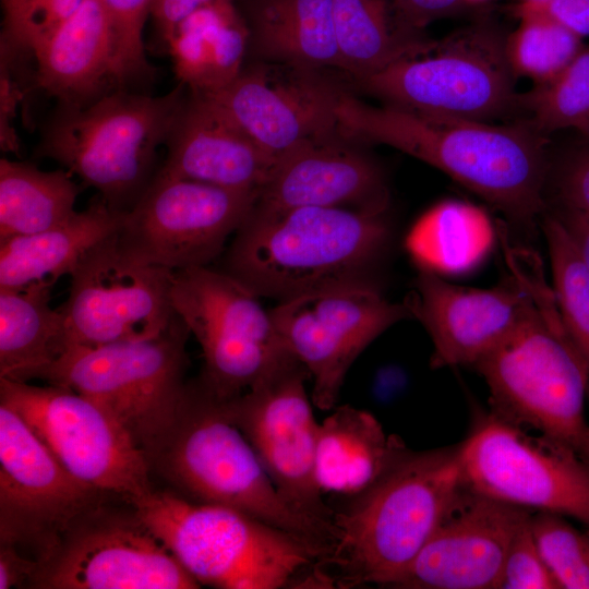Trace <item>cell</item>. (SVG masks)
<instances>
[{"label": "cell", "mask_w": 589, "mask_h": 589, "mask_svg": "<svg viewBox=\"0 0 589 589\" xmlns=\"http://www.w3.org/2000/svg\"><path fill=\"white\" fill-rule=\"evenodd\" d=\"M74 522L29 585L44 589H195L201 585L139 520L99 516Z\"/></svg>", "instance_id": "cell-18"}, {"label": "cell", "mask_w": 589, "mask_h": 589, "mask_svg": "<svg viewBox=\"0 0 589 589\" xmlns=\"http://www.w3.org/2000/svg\"><path fill=\"white\" fill-rule=\"evenodd\" d=\"M170 301L197 340L202 384L221 399L235 398L294 358L259 297L221 269L176 271Z\"/></svg>", "instance_id": "cell-10"}, {"label": "cell", "mask_w": 589, "mask_h": 589, "mask_svg": "<svg viewBox=\"0 0 589 589\" xmlns=\"http://www.w3.org/2000/svg\"><path fill=\"white\" fill-rule=\"evenodd\" d=\"M519 256L531 304L517 326L472 366L488 385L493 414L579 455L589 429V370L565 330L539 261L522 251Z\"/></svg>", "instance_id": "cell-5"}, {"label": "cell", "mask_w": 589, "mask_h": 589, "mask_svg": "<svg viewBox=\"0 0 589 589\" xmlns=\"http://www.w3.org/2000/svg\"><path fill=\"white\" fill-rule=\"evenodd\" d=\"M560 207L589 218V140L563 163L557 177Z\"/></svg>", "instance_id": "cell-41"}, {"label": "cell", "mask_w": 589, "mask_h": 589, "mask_svg": "<svg viewBox=\"0 0 589 589\" xmlns=\"http://www.w3.org/2000/svg\"><path fill=\"white\" fill-rule=\"evenodd\" d=\"M505 34L488 22L462 27L354 81L388 106L493 122L519 105Z\"/></svg>", "instance_id": "cell-9"}, {"label": "cell", "mask_w": 589, "mask_h": 589, "mask_svg": "<svg viewBox=\"0 0 589 589\" xmlns=\"http://www.w3.org/2000/svg\"><path fill=\"white\" fill-rule=\"evenodd\" d=\"M465 485L459 445L410 450L378 483L335 510L324 563L332 588L394 587Z\"/></svg>", "instance_id": "cell-3"}, {"label": "cell", "mask_w": 589, "mask_h": 589, "mask_svg": "<svg viewBox=\"0 0 589 589\" xmlns=\"http://www.w3.org/2000/svg\"><path fill=\"white\" fill-rule=\"evenodd\" d=\"M157 172L225 189L260 192L276 159L207 97L189 92Z\"/></svg>", "instance_id": "cell-23"}, {"label": "cell", "mask_w": 589, "mask_h": 589, "mask_svg": "<svg viewBox=\"0 0 589 589\" xmlns=\"http://www.w3.org/2000/svg\"><path fill=\"white\" fill-rule=\"evenodd\" d=\"M410 449L369 411L335 406L318 423L315 480L323 494L357 497L378 483Z\"/></svg>", "instance_id": "cell-25"}, {"label": "cell", "mask_w": 589, "mask_h": 589, "mask_svg": "<svg viewBox=\"0 0 589 589\" xmlns=\"http://www.w3.org/2000/svg\"><path fill=\"white\" fill-rule=\"evenodd\" d=\"M530 528L558 587L589 589V536L563 516L545 512L532 513Z\"/></svg>", "instance_id": "cell-36"}, {"label": "cell", "mask_w": 589, "mask_h": 589, "mask_svg": "<svg viewBox=\"0 0 589 589\" xmlns=\"http://www.w3.org/2000/svg\"><path fill=\"white\" fill-rule=\"evenodd\" d=\"M390 239L386 213L347 207L266 211L253 206L224 256L227 273L257 297L278 302L370 283Z\"/></svg>", "instance_id": "cell-2"}, {"label": "cell", "mask_w": 589, "mask_h": 589, "mask_svg": "<svg viewBox=\"0 0 589 589\" xmlns=\"http://www.w3.org/2000/svg\"><path fill=\"white\" fill-rule=\"evenodd\" d=\"M101 494L75 479L26 421L0 402L1 543L38 545L43 562L74 522L97 508Z\"/></svg>", "instance_id": "cell-17"}, {"label": "cell", "mask_w": 589, "mask_h": 589, "mask_svg": "<svg viewBox=\"0 0 589 589\" xmlns=\"http://www.w3.org/2000/svg\"><path fill=\"white\" fill-rule=\"evenodd\" d=\"M139 520L200 584L220 589L327 588L326 553L233 508L152 491L131 502Z\"/></svg>", "instance_id": "cell-4"}, {"label": "cell", "mask_w": 589, "mask_h": 589, "mask_svg": "<svg viewBox=\"0 0 589 589\" xmlns=\"http://www.w3.org/2000/svg\"><path fill=\"white\" fill-rule=\"evenodd\" d=\"M124 214L97 195L55 228L0 241V289L52 288L91 248L119 230Z\"/></svg>", "instance_id": "cell-26"}, {"label": "cell", "mask_w": 589, "mask_h": 589, "mask_svg": "<svg viewBox=\"0 0 589 589\" xmlns=\"http://www.w3.org/2000/svg\"><path fill=\"white\" fill-rule=\"evenodd\" d=\"M259 192L157 172L117 231L131 257L172 272L208 266L252 211Z\"/></svg>", "instance_id": "cell-13"}, {"label": "cell", "mask_w": 589, "mask_h": 589, "mask_svg": "<svg viewBox=\"0 0 589 589\" xmlns=\"http://www.w3.org/2000/svg\"><path fill=\"white\" fill-rule=\"evenodd\" d=\"M249 44L248 24L233 0H216L183 19L164 48L179 83L191 93L206 94L238 76Z\"/></svg>", "instance_id": "cell-27"}, {"label": "cell", "mask_w": 589, "mask_h": 589, "mask_svg": "<svg viewBox=\"0 0 589 589\" xmlns=\"http://www.w3.org/2000/svg\"><path fill=\"white\" fill-rule=\"evenodd\" d=\"M111 25L113 61L119 88L152 80L154 69L146 59L143 31L153 0H100Z\"/></svg>", "instance_id": "cell-38"}, {"label": "cell", "mask_w": 589, "mask_h": 589, "mask_svg": "<svg viewBox=\"0 0 589 589\" xmlns=\"http://www.w3.org/2000/svg\"><path fill=\"white\" fill-rule=\"evenodd\" d=\"M39 564L9 543L0 546V589L31 582Z\"/></svg>", "instance_id": "cell-44"}, {"label": "cell", "mask_w": 589, "mask_h": 589, "mask_svg": "<svg viewBox=\"0 0 589 589\" xmlns=\"http://www.w3.org/2000/svg\"><path fill=\"white\" fill-rule=\"evenodd\" d=\"M1 51L34 59L39 47L81 5L83 0H1Z\"/></svg>", "instance_id": "cell-37"}, {"label": "cell", "mask_w": 589, "mask_h": 589, "mask_svg": "<svg viewBox=\"0 0 589 589\" xmlns=\"http://www.w3.org/2000/svg\"><path fill=\"white\" fill-rule=\"evenodd\" d=\"M581 134L585 135V137L587 140H589V122L588 124L585 127V129L581 131Z\"/></svg>", "instance_id": "cell-48"}, {"label": "cell", "mask_w": 589, "mask_h": 589, "mask_svg": "<svg viewBox=\"0 0 589 589\" xmlns=\"http://www.w3.org/2000/svg\"><path fill=\"white\" fill-rule=\"evenodd\" d=\"M33 60L36 85L59 106H84L119 88L111 25L100 0H83Z\"/></svg>", "instance_id": "cell-24"}, {"label": "cell", "mask_w": 589, "mask_h": 589, "mask_svg": "<svg viewBox=\"0 0 589 589\" xmlns=\"http://www.w3.org/2000/svg\"><path fill=\"white\" fill-rule=\"evenodd\" d=\"M398 14L412 28L422 31L429 24L460 12L462 0H392Z\"/></svg>", "instance_id": "cell-42"}, {"label": "cell", "mask_w": 589, "mask_h": 589, "mask_svg": "<svg viewBox=\"0 0 589 589\" xmlns=\"http://www.w3.org/2000/svg\"><path fill=\"white\" fill-rule=\"evenodd\" d=\"M185 89L179 83L152 96L118 88L84 106H59L44 127L36 155L77 176L111 208L128 212L159 169L157 149L167 141Z\"/></svg>", "instance_id": "cell-7"}, {"label": "cell", "mask_w": 589, "mask_h": 589, "mask_svg": "<svg viewBox=\"0 0 589 589\" xmlns=\"http://www.w3.org/2000/svg\"><path fill=\"white\" fill-rule=\"evenodd\" d=\"M216 0H153L151 15L164 44L172 29L188 15Z\"/></svg>", "instance_id": "cell-43"}, {"label": "cell", "mask_w": 589, "mask_h": 589, "mask_svg": "<svg viewBox=\"0 0 589 589\" xmlns=\"http://www.w3.org/2000/svg\"><path fill=\"white\" fill-rule=\"evenodd\" d=\"M81 187L67 169L0 160V241L55 228L75 211Z\"/></svg>", "instance_id": "cell-32"}, {"label": "cell", "mask_w": 589, "mask_h": 589, "mask_svg": "<svg viewBox=\"0 0 589 589\" xmlns=\"http://www.w3.org/2000/svg\"><path fill=\"white\" fill-rule=\"evenodd\" d=\"M579 456L581 457V459L584 460V462L587 465L589 469V429L584 440L581 449L579 452Z\"/></svg>", "instance_id": "cell-46"}, {"label": "cell", "mask_w": 589, "mask_h": 589, "mask_svg": "<svg viewBox=\"0 0 589 589\" xmlns=\"http://www.w3.org/2000/svg\"><path fill=\"white\" fill-rule=\"evenodd\" d=\"M336 133L306 140L281 155L255 206L266 211L347 207L386 213L388 191L378 165Z\"/></svg>", "instance_id": "cell-22"}, {"label": "cell", "mask_w": 589, "mask_h": 589, "mask_svg": "<svg viewBox=\"0 0 589 589\" xmlns=\"http://www.w3.org/2000/svg\"><path fill=\"white\" fill-rule=\"evenodd\" d=\"M116 233L91 248L70 274L69 297L59 306L70 347L155 337L176 314L173 272L131 257Z\"/></svg>", "instance_id": "cell-16"}, {"label": "cell", "mask_w": 589, "mask_h": 589, "mask_svg": "<svg viewBox=\"0 0 589 589\" xmlns=\"http://www.w3.org/2000/svg\"><path fill=\"white\" fill-rule=\"evenodd\" d=\"M512 13L521 16H539L565 28L584 40L589 37V0H542L517 2Z\"/></svg>", "instance_id": "cell-40"}, {"label": "cell", "mask_w": 589, "mask_h": 589, "mask_svg": "<svg viewBox=\"0 0 589 589\" xmlns=\"http://www.w3.org/2000/svg\"><path fill=\"white\" fill-rule=\"evenodd\" d=\"M279 64L243 67L226 86L200 94L276 161L306 140L340 131L337 107L347 91L324 70Z\"/></svg>", "instance_id": "cell-19"}, {"label": "cell", "mask_w": 589, "mask_h": 589, "mask_svg": "<svg viewBox=\"0 0 589 589\" xmlns=\"http://www.w3.org/2000/svg\"><path fill=\"white\" fill-rule=\"evenodd\" d=\"M517 27L505 36V52L517 77L534 86L555 77L582 49V39L539 16L518 17Z\"/></svg>", "instance_id": "cell-35"}, {"label": "cell", "mask_w": 589, "mask_h": 589, "mask_svg": "<svg viewBox=\"0 0 589 589\" xmlns=\"http://www.w3.org/2000/svg\"><path fill=\"white\" fill-rule=\"evenodd\" d=\"M459 457L464 483L473 492L589 528V469L568 446L490 412L459 444Z\"/></svg>", "instance_id": "cell-12"}, {"label": "cell", "mask_w": 589, "mask_h": 589, "mask_svg": "<svg viewBox=\"0 0 589 589\" xmlns=\"http://www.w3.org/2000/svg\"><path fill=\"white\" fill-rule=\"evenodd\" d=\"M269 311L288 350L308 370L311 399L321 410L337 406L361 352L394 324L412 318L405 301H388L371 281L305 293Z\"/></svg>", "instance_id": "cell-14"}, {"label": "cell", "mask_w": 589, "mask_h": 589, "mask_svg": "<svg viewBox=\"0 0 589 589\" xmlns=\"http://www.w3.org/2000/svg\"><path fill=\"white\" fill-rule=\"evenodd\" d=\"M339 70L358 81L418 50L428 38L392 0H332Z\"/></svg>", "instance_id": "cell-30"}, {"label": "cell", "mask_w": 589, "mask_h": 589, "mask_svg": "<svg viewBox=\"0 0 589 589\" xmlns=\"http://www.w3.org/2000/svg\"><path fill=\"white\" fill-rule=\"evenodd\" d=\"M530 518L531 516L518 528L512 539L503 566L500 588H560L537 546L530 528Z\"/></svg>", "instance_id": "cell-39"}, {"label": "cell", "mask_w": 589, "mask_h": 589, "mask_svg": "<svg viewBox=\"0 0 589 589\" xmlns=\"http://www.w3.org/2000/svg\"><path fill=\"white\" fill-rule=\"evenodd\" d=\"M190 335L176 313L155 337L72 346L41 378L100 405L149 459L172 428L185 392Z\"/></svg>", "instance_id": "cell-8"}, {"label": "cell", "mask_w": 589, "mask_h": 589, "mask_svg": "<svg viewBox=\"0 0 589 589\" xmlns=\"http://www.w3.org/2000/svg\"><path fill=\"white\" fill-rule=\"evenodd\" d=\"M554 216L563 225L589 267V218L564 207H558Z\"/></svg>", "instance_id": "cell-45"}, {"label": "cell", "mask_w": 589, "mask_h": 589, "mask_svg": "<svg viewBox=\"0 0 589 589\" xmlns=\"http://www.w3.org/2000/svg\"><path fill=\"white\" fill-rule=\"evenodd\" d=\"M519 105L530 111L529 123L543 135L565 129L581 133L589 122V46L551 81L519 95Z\"/></svg>", "instance_id": "cell-34"}, {"label": "cell", "mask_w": 589, "mask_h": 589, "mask_svg": "<svg viewBox=\"0 0 589 589\" xmlns=\"http://www.w3.org/2000/svg\"><path fill=\"white\" fill-rule=\"evenodd\" d=\"M308 381V370L292 358L243 394L226 399L227 410L281 497L305 517L334 528L335 509L324 502L315 480L318 422Z\"/></svg>", "instance_id": "cell-15"}, {"label": "cell", "mask_w": 589, "mask_h": 589, "mask_svg": "<svg viewBox=\"0 0 589 589\" xmlns=\"http://www.w3.org/2000/svg\"><path fill=\"white\" fill-rule=\"evenodd\" d=\"M253 51L268 62L339 69L332 0H249Z\"/></svg>", "instance_id": "cell-28"}, {"label": "cell", "mask_w": 589, "mask_h": 589, "mask_svg": "<svg viewBox=\"0 0 589 589\" xmlns=\"http://www.w3.org/2000/svg\"><path fill=\"white\" fill-rule=\"evenodd\" d=\"M518 2H537L542 0H517Z\"/></svg>", "instance_id": "cell-49"}, {"label": "cell", "mask_w": 589, "mask_h": 589, "mask_svg": "<svg viewBox=\"0 0 589 589\" xmlns=\"http://www.w3.org/2000/svg\"><path fill=\"white\" fill-rule=\"evenodd\" d=\"M185 498L237 509L329 554L335 529L305 517L279 494L226 399L200 380L187 384L176 421L148 459Z\"/></svg>", "instance_id": "cell-6"}, {"label": "cell", "mask_w": 589, "mask_h": 589, "mask_svg": "<svg viewBox=\"0 0 589 589\" xmlns=\"http://www.w3.org/2000/svg\"><path fill=\"white\" fill-rule=\"evenodd\" d=\"M462 1L466 3V5H468V4H479V3H484V2H486V1H489V0H462Z\"/></svg>", "instance_id": "cell-47"}, {"label": "cell", "mask_w": 589, "mask_h": 589, "mask_svg": "<svg viewBox=\"0 0 589 589\" xmlns=\"http://www.w3.org/2000/svg\"><path fill=\"white\" fill-rule=\"evenodd\" d=\"M0 401L26 421L80 482L130 502L153 491L145 453L94 400L61 385L0 378Z\"/></svg>", "instance_id": "cell-11"}, {"label": "cell", "mask_w": 589, "mask_h": 589, "mask_svg": "<svg viewBox=\"0 0 589 589\" xmlns=\"http://www.w3.org/2000/svg\"><path fill=\"white\" fill-rule=\"evenodd\" d=\"M552 289L565 330L589 370V267L554 216L544 218Z\"/></svg>", "instance_id": "cell-33"}, {"label": "cell", "mask_w": 589, "mask_h": 589, "mask_svg": "<svg viewBox=\"0 0 589 589\" xmlns=\"http://www.w3.org/2000/svg\"><path fill=\"white\" fill-rule=\"evenodd\" d=\"M340 131L394 147L449 176L519 225L544 207L545 140L530 123L495 124L371 106L346 91Z\"/></svg>", "instance_id": "cell-1"}, {"label": "cell", "mask_w": 589, "mask_h": 589, "mask_svg": "<svg viewBox=\"0 0 589 589\" xmlns=\"http://www.w3.org/2000/svg\"><path fill=\"white\" fill-rule=\"evenodd\" d=\"M50 290L0 289V378H41L69 349L64 316L50 306Z\"/></svg>", "instance_id": "cell-29"}, {"label": "cell", "mask_w": 589, "mask_h": 589, "mask_svg": "<svg viewBox=\"0 0 589 589\" xmlns=\"http://www.w3.org/2000/svg\"><path fill=\"white\" fill-rule=\"evenodd\" d=\"M532 513L464 485L394 588H500L512 539Z\"/></svg>", "instance_id": "cell-21"}, {"label": "cell", "mask_w": 589, "mask_h": 589, "mask_svg": "<svg viewBox=\"0 0 589 589\" xmlns=\"http://www.w3.org/2000/svg\"><path fill=\"white\" fill-rule=\"evenodd\" d=\"M495 239L492 221L476 204L445 200L423 213L408 231L405 248L420 269L437 275L476 268Z\"/></svg>", "instance_id": "cell-31"}, {"label": "cell", "mask_w": 589, "mask_h": 589, "mask_svg": "<svg viewBox=\"0 0 589 589\" xmlns=\"http://www.w3.org/2000/svg\"><path fill=\"white\" fill-rule=\"evenodd\" d=\"M506 251L512 275L491 288L454 285L420 269L405 303L431 338L433 369L473 365L527 313L531 290L517 251Z\"/></svg>", "instance_id": "cell-20"}]
</instances>
